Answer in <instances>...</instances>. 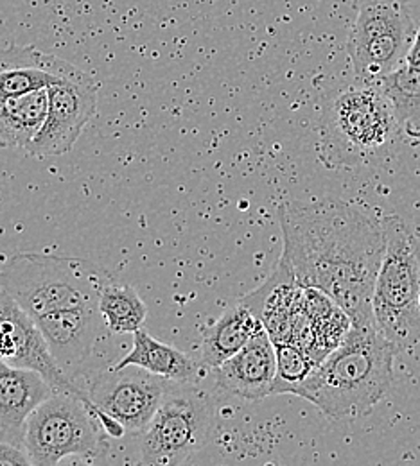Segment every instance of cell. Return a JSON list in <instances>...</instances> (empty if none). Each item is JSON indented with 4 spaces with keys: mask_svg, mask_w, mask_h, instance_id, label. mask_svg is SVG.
Here are the masks:
<instances>
[{
    "mask_svg": "<svg viewBox=\"0 0 420 466\" xmlns=\"http://www.w3.org/2000/svg\"><path fill=\"white\" fill-rule=\"evenodd\" d=\"M0 465L33 466V463L24 449L0 440Z\"/></svg>",
    "mask_w": 420,
    "mask_h": 466,
    "instance_id": "obj_22",
    "label": "cell"
},
{
    "mask_svg": "<svg viewBox=\"0 0 420 466\" xmlns=\"http://www.w3.org/2000/svg\"><path fill=\"white\" fill-rule=\"evenodd\" d=\"M108 438L90 399L55 391L29 416L24 451L33 466H56L68 458L99 461L108 454Z\"/></svg>",
    "mask_w": 420,
    "mask_h": 466,
    "instance_id": "obj_6",
    "label": "cell"
},
{
    "mask_svg": "<svg viewBox=\"0 0 420 466\" xmlns=\"http://www.w3.org/2000/svg\"><path fill=\"white\" fill-rule=\"evenodd\" d=\"M168 380L138 366L108 368L88 388L92 409L110 438L140 436L166 395Z\"/></svg>",
    "mask_w": 420,
    "mask_h": 466,
    "instance_id": "obj_9",
    "label": "cell"
},
{
    "mask_svg": "<svg viewBox=\"0 0 420 466\" xmlns=\"http://www.w3.org/2000/svg\"><path fill=\"white\" fill-rule=\"evenodd\" d=\"M275 373V343L264 327L236 355L212 370L220 391L246 402H259L270 397Z\"/></svg>",
    "mask_w": 420,
    "mask_h": 466,
    "instance_id": "obj_12",
    "label": "cell"
},
{
    "mask_svg": "<svg viewBox=\"0 0 420 466\" xmlns=\"http://www.w3.org/2000/svg\"><path fill=\"white\" fill-rule=\"evenodd\" d=\"M264 325L242 301L230 305L218 319L203 329L201 366L216 370L236 355Z\"/></svg>",
    "mask_w": 420,
    "mask_h": 466,
    "instance_id": "obj_16",
    "label": "cell"
},
{
    "mask_svg": "<svg viewBox=\"0 0 420 466\" xmlns=\"http://www.w3.org/2000/svg\"><path fill=\"white\" fill-rule=\"evenodd\" d=\"M277 353V373L271 395H293L295 388L311 375L316 368L312 359L295 343L275 345Z\"/></svg>",
    "mask_w": 420,
    "mask_h": 466,
    "instance_id": "obj_21",
    "label": "cell"
},
{
    "mask_svg": "<svg viewBox=\"0 0 420 466\" xmlns=\"http://www.w3.org/2000/svg\"><path fill=\"white\" fill-rule=\"evenodd\" d=\"M101 319L118 334H133L144 327L148 307L129 284L112 279L101 291L97 303Z\"/></svg>",
    "mask_w": 420,
    "mask_h": 466,
    "instance_id": "obj_20",
    "label": "cell"
},
{
    "mask_svg": "<svg viewBox=\"0 0 420 466\" xmlns=\"http://www.w3.org/2000/svg\"><path fill=\"white\" fill-rule=\"evenodd\" d=\"M108 269L77 257L18 253L0 269V288L33 318L79 307H97Z\"/></svg>",
    "mask_w": 420,
    "mask_h": 466,
    "instance_id": "obj_3",
    "label": "cell"
},
{
    "mask_svg": "<svg viewBox=\"0 0 420 466\" xmlns=\"http://www.w3.org/2000/svg\"><path fill=\"white\" fill-rule=\"evenodd\" d=\"M126 366H138L166 380L183 384H198L203 368L180 350L159 341L144 329L133 332L131 351L120 359L116 368Z\"/></svg>",
    "mask_w": 420,
    "mask_h": 466,
    "instance_id": "obj_17",
    "label": "cell"
},
{
    "mask_svg": "<svg viewBox=\"0 0 420 466\" xmlns=\"http://www.w3.org/2000/svg\"><path fill=\"white\" fill-rule=\"evenodd\" d=\"M408 7L399 0H368L347 38V56L363 85H377L401 66L415 38Z\"/></svg>",
    "mask_w": 420,
    "mask_h": 466,
    "instance_id": "obj_8",
    "label": "cell"
},
{
    "mask_svg": "<svg viewBox=\"0 0 420 466\" xmlns=\"http://www.w3.org/2000/svg\"><path fill=\"white\" fill-rule=\"evenodd\" d=\"M212 431L214 409L198 384L168 380L160 406L140 434V461L183 465L205 447Z\"/></svg>",
    "mask_w": 420,
    "mask_h": 466,
    "instance_id": "obj_7",
    "label": "cell"
},
{
    "mask_svg": "<svg viewBox=\"0 0 420 466\" xmlns=\"http://www.w3.org/2000/svg\"><path fill=\"white\" fill-rule=\"evenodd\" d=\"M74 68L72 63L38 51L9 46L0 49V101L58 83Z\"/></svg>",
    "mask_w": 420,
    "mask_h": 466,
    "instance_id": "obj_15",
    "label": "cell"
},
{
    "mask_svg": "<svg viewBox=\"0 0 420 466\" xmlns=\"http://www.w3.org/2000/svg\"><path fill=\"white\" fill-rule=\"evenodd\" d=\"M419 303H420V299H419Z\"/></svg>",
    "mask_w": 420,
    "mask_h": 466,
    "instance_id": "obj_24",
    "label": "cell"
},
{
    "mask_svg": "<svg viewBox=\"0 0 420 466\" xmlns=\"http://www.w3.org/2000/svg\"><path fill=\"white\" fill-rule=\"evenodd\" d=\"M0 359L7 364L38 371L56 391H67L88 399V393L77 388L74 380L68 379L56 364L36 319L27 310H24L2 288Z\"/></svg>",
    "mask_w": 420,
    "mask_h": 466,
    "instance_id": "obj_11",
    "label": "cell"
},
{
    "mask_svg": "<svg viewBox=\"0 0 420 466\" xmlns=\"http://www.w3.org/2000/svg\"><path fill=\"white\" fill-rule=\"evenodd\" d=\"M386 249L377 273L372 310L375 327L397 353L420 343V244L399 216L381 219Z\"/></svg>",
    "mask_w": 420,
    "mask_h": 466,
    "instance_id": "obj_5",
    "label": "cell"
},
{
    "mask_svg": "<svg viewBox=\"0 0 420 466\" xmlns=\"http://www.w3.org/2000/svg\"><path fill=\"white\" fill-rule=\"evenodd\" d=\"M47 110V88L0 101V147L26 151L42 131Z\"/></svg>",
    "mask_w": 420,
    "mask_h": 466,
    "instance_id": "obj_18",
    "label": "cell"
},
{
    "mask_svg": "<svg viewBox=\"0 0 420 466\" xmlns=\"http://www.w3.org/2000/svg\"><path fill=\"white\" fill-rule=\"evenodd\" d=\"M395 355L375 325H353L343 343L311 371L293 395L333 421L368 416L394 384Z\"/></svg>",
    "mask_w": 420,
    "mask_h": 466,
    "instance_id": "obj_2",
    "label": "cell"
},
{
    "mask_svg": "<svg viewBox=\"0 0 420 466\" xmlns=\"http://www.w3.org/2000/svg\"><path fill=\"white\" fill-rule=\"evenodd\" d=\"M55 391L38 371L0 359V440L24 449L29 416Z\"/></svg>",
    "mask_w": 420,
    "mask_h": 466,
    "instance_id": "obj_14",
    "label": "cell"
},
{
    "mask_svg": "<svg viewBox=\"0 0 420 466\" xmlns=\"http://www.w3.org/2000/svg\"><path fill=\"white\" fill-rule=\"evenodd\" d=\"M392 106L401 131L420 138V70L406 61L377 83Z\"/></svg>",
    "mask_w": 420,
    "mask_h": 466,
    "instance_id": "obj_19",
    "label": "cell"
},
{
    "mask_svg": "<svg viewBox=\"0 0 420 466\" xmlns=\"http://www.w3.org/2000/svg\"><path fill=\"white\" fill-rule=\"evenodd\" d=\"M406 63L414 68H419L420 70V27L415 33V38H414V44L408 51V56H406Z\"/></svg>",
    "mask_w": 420,
    "mask_h": 466,
    "instance_id": "obj_23",
    "label": "cell"
},
{
    "mask_svg": "<svg viewBox=\"0 0 420 466\" xmlns=\"http://www.w3.org/2000/svg\"><path fill=\"white\" fill-rule=\"evenodd\" d=\"M399 124L377 85L334 96L318 122V158L327 169L360 167L386 151Z\"/></svg>",
    "mask_w": 420,
    "mask_h": 466,
    "instance_id": "obj_4",
    "label": "cell"
},
{
    "mask_svg": "<svg viewBox=\"0 0 420 466\" xmlns=\"http://www.w3.org/2000/svg\"><path fill=\"white\" fill-rule=\"evenodd\" d=\"M99 318L97 307L67 309L35 318L51 355L68 379H72L92 355L97 341Z\"/></svg>",
    "mask_w": 420,
    "mask_h": 466,
    "instance_id": "obj_13",
    "label": "cell"
},
{
    "mask_svg": "<svg viewBox=\"0 0 420 466\" xmlns=\"http://www.w3.org/2000/svg\"><path fill=\"white\" fill-rule=\"evenodd\" d=\"M97 90L96 79L76 65L58 83L47 86V118L26 153L49 158L72 151L85 126L97 112Z\"/></svg>",
    "mask_w": 420,
    "mask_h": 466,
    "instance_id": "obj_10",
    "label": "cell"
},
{
    "mask_svg": "<svg viewBox=\"0 0 420 466\" xmlns=\"http://www.w3.org/2000/svg\"><path fill=\"white\" fill-rule=\"evenodd\" d=\"M282 257L302 288L325 292L353 325H375L372 298L386 249L383 221L342 199L279 207Z\"/></svg>",
    "mask_w": 420,
    "mask_h": 466,
    "instance_id": "obj_1",
    "label": "cell"
}]
</instances>
